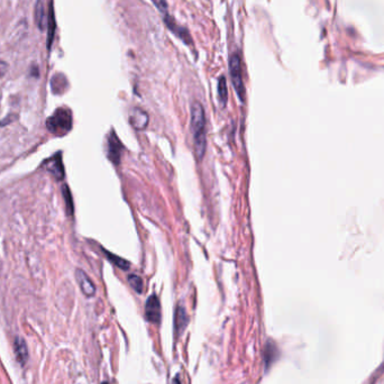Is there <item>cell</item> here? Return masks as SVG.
<instances>
[{"mask_svg": "<svg viewBox=\"0 0 384 384\" xmlns=\"http://www.w3.org/2000/svg\"><path fill=\"white\" fill-rule=\"evenodd\" d=\"M145 317L152 324H158L161 321V303L156 294L149 295L145 304Z\"/></svg>", "mask_w": 384, "mask_h": 384, "instance_id": "4", "label": "cell"}, {"mask_svg": "<svg viewBox=\"0 0 384 384\" xmlns=\"http://www.w3.org/2000/svg\"><path fill=\"white\" fill-rule=\"evenodd\" d=\"M229 72H231L233 86L235 88V91L238 96V98H240L242 103H244L246 90H245L244 82H243V77H242L241 57L237 53L233 54L231 56V59H229Z\"/></svg>", "mask_w": 384, "mask_h": 384, "instance_id": "3", "label": "cell"}, {"mask_svg": "<svg viewBox=\"0 0 384 384\" xmlns=\"http://www.w3.org/2000/svg\"><path fill=\"white\" fill-rule=\"evenodd\" d=\"M76 279L79 286L82 291V293L86 295V297H94L96 294V286L94 284V282L91 281V279L88 276L87 273L81 270V268H77L76 270Z\"/></svg>", "mask_w": 384, "mask_h": 384, "instance_id": "7", "label": "cell"}, {"mask_svg": "<svg viewBox=\"0 0 384 384\" xmlns=\"http://www.w3.org/2000/svg\"><path fill=\"white\" fill-rule=\"evenodd\" d=\"M14 350H15L16 360L18 361V363L20 365H25L26 362L28 360V350H27V345H26V343L23 338L20 337L15 338Z\"/></svg>", "mask_w": 384, "mask_h": 384, "instance_id": "10", "label": "cell"}, {"mask_svg": "<svg viewBox=\"0 0 384 384\" xmlns=\"http://www.w3.org/2000/svg\"><path fill=\"white\" fill-rule=\"evenodd\" d=\"M152 1L163 15L167 14V3L165 0H152Z\"/></svg>", "mask_w": 384, "mask_h": 384, "instance_id": "19", "label": "cell"}, {"mask_svg": "<svg viewBox=\"0 0 384 384\" xmlns=\"http://www.w3.org/2000/svg\"><path fill=\"white\" fill-rule=\"evenodd\" d=\"M277 348L275 345L271 342H268L265 346V350H264V361H265V366L266 369L270 368V365L274 362L276 359V353H277Z\"/></svg>", "mask_w": 384, "mask_h": 384, "instance_id": "12", "label": "cell"}, {"mask_svg": "<svg viewBox=\"0 0 384 384\" xmlns=\"http://www.w3.org/2000/svg\"><path fill=\"white\" fill-rule=\"evenodd\" d=\"M128 282L131 288H133L137 293H142L144 290V282L142 277L138 276L137 274H129L128 276Z\"/></svg>", "mask_w": 384, "mask_h": 384, "instance_id": "16", "label": "cell"}, {"mask_svg": "<svg viewBox=\"0 0 384 384\" xmlns=\"http://www.w3.org/2000/svg\"><path fill=\"white\" fill-rule=\"evenodd\" d=\"M101 384H109L108 382H104V383H101Z\"/></svg>", "mask_w": 384, "mask_h": 384, "instance_id": "22", "label": "cell"}, {"mask_svg": "<svg viewBox=\"0 0 384 384\" xmlns=\"http://www.w3.org/2000/svg\"><path fill=\"white\" fill-rule=\"evenodd\" d=\"M48 39H47V45L48 47L51 46L52 39L54 37V11H53L52 7L50 8V14H48Z\"/></svg>", "mask_w": 384, "mask_h": 384, "instance_id": "17", "label": "cell"}, {"mask_svg": "<svg viewBox=\"0 0 384 384\" xmlns=\"http://www.w3.org/2000/svg\"><path fill=\"white\" fill-rule=\"evenodd\" d=\"M67 79L64 78V76H62V74H56V76L52 79V90L53 92H55V94L63 92L67 89Z\"/></svg>", "mask_w": 384, "mask_h": 384, "instance_id": "14", "label": "cell"}, {"mask_svg": "<svg viewBox=\"0 0 384 384\" xmlns=\"http://www.w3.org/2000/svg\"><path fill=\"white\" fill-rule=\"evenodd\" d=\"M63 198H64V200H65V205H67L68 215H73L72 196H71V192H70L68 185H64V187H63Z\"/></svg>", "mask_w": 384, "mask_h": 384, "instance_id": "18", "label": "cell"}, {"mask_svg": "<svg viewBox=\"0 0 384 384\" xmlns=\"http://www.w3.org/2000/svg\"><path fill=\"white\" fill-rule=\"evenodd\" d=\"M7 68H8L7 63H5V62H3V61H0V78L3 77V74L6 73Z\"/></svg>", "mask_w": 384, "mask_h": 384, "instance_id": "20", "label": "cell"}, {"mask_svg": "<svg viewBox=\"0 0 384 384\" xmlns=\"http://www.w3.org/2000/svg\"><path fill=\"white\" fill-rule=\"evenodd\" d=\"M188 316L187 312H185V309L183 306L181 304H178V307L175 309V313H174V328H175V333L180 335L183 332L184 328L187 327L188 325Z\"/></svg>", "mask_w": 384, "mask_h": 384, "instance_id": "9", "label": "cell"}, {"mask_svg": "<svg viewBox=\"0 0 384 384\" xmlns=\"http://www.w3.org/2000/svg\"><path fill=\"white\" fill-rule=\"evenodd\" d=\"M173 384H181V382L179 381V379H174L173 380Z\"/></svg>", "mask_w": 384, "mask_h": 384, "instance_id": "21", "label": "cell"}, {"mask_svg": "<svg viewBox=\"0 0 384 384\" xmlns=\"http://www.w3.org/2000/svg\"><path fill=\"white\" fill-rule=\"evenodd\" d=\"M129 122L136 129L143 130L148 124V115L140 108H134L130 113Z\"/></svg>", "mask_w": 384, "mask_h": 384, "instance_id": "8", "label": "cell"}, {"mask_svg": "<svg viewBox=\"0 0 384 384\" xmlns=\"http://www.w3.org/2000/svg\"><path fill=\"white\" fill-rule=\"evenodd\" d=\"M218 99L219 103L222 104L223 107H225L228 100V90H227V82L226 78L220 77L218 81Z\"/></svg>", "mask_w": 384, "mask_h": 384, "instance_id": "13", "label": "cell"}, {"mask_svg": "<svg viewBox=\"0 0 384 384\" xmlns=\"http://www.w3.org/2000/svg\"><path fill=\"white\" fill-rule=\"evenodd\" d=\"M72 113L68 108H57L55 113L47 118L48 131L56 136L67 135L72 129Z\"/></svg>", "mask_w": 384, "mask_h": 384, "instance_id": "2", "label": "cell"}, {"mask_svg": "<svg viewBox=\"0 0 384 384\" xmlns=\"http://www.w3.org/2000/svg\"><path fill=\"white\" fill-rule=\"evenodd\" d=\"M191 133L193 137V147L198 161H201L205 156L207 148L206 139V115L205 109L200 103H193L191 106Z\"/></svg>", "mask_w": 384, "mask_h": 384, "instance_id": "1", "label": "cell"}, {"mask_svg": "<svg viewBox=\"0 0 384 384\" xmlns=\"http://www.w3.org/2000/svg\"><path fill=\"white\" fill-rule=\"evenodd\" d=\"M104 252H105V254H106V257H107L113 264H115V265H116L117 267L122 268V270H124V271H127L128 268L130 267V264L128 263L126 259L119 257V256L115 255L113 253H110V252H108V251H105L104 250Z\"/></svg>", "mask_w": 384, "mask_h": 384, "instance_id": "15", "label": "cell"}, {"mask_svg": "<svg viewBox=\"0 0 384 384\" xmlns=\"http://www.w3.org/2000/svg\"><path fill=\"white\" fill-rule=\"evenodd\" d=\"M35 21L38 25L39 29H44L48 24V17H46L45 10H44V5L41 0H38L35 7Z\"/></svg>", "mask_w": 384, "mask_h": 384, "instance_id": "11", "label": "cell"}, {"mask_svg": "<svg viewBox=\"0 0 384 384\" xmlns=\"http://www.w3.org/2000/svg\"><path fill=\"white\" fill-rule=\"evenodd\" d=\"M43 166L45 167V169L50 172V173L54 176L57 181H61L64 179V167H63V162H62V157L60 153L44 162Z\"/></svg>", "mask_w": 384, "mask_h": 384, "instance_id": "6", "label": "cell"}, {"mask_svg": "<svg viewBox=\"0 0 384 384\" xmlns=\"http://www.w3.org/2000/svg\"><path fill=\"white\" fill-rule=\"evenodd\" d=\"M124 149V146L121 140H119L118 136L116 135L114 130L110 131L109 137H108V158L112 161L115 165H119L121 163V156L122 152Z\"/></svg>", "mask_w": 384, "mask_h": 384, "instance_id": "5", "label": "cell"}]
</instances>
